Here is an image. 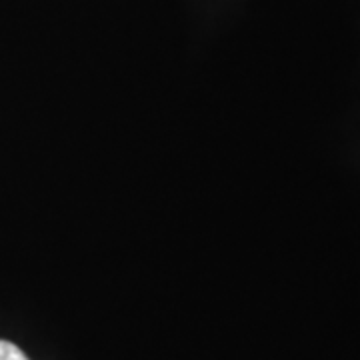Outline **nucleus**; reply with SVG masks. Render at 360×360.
Wrapping results in <instances>:
<instances>
[{
  "label": "nucleus",
  "instance_id": "1",
  "mask_svg": "<svg viewBox=\"0 0 360 360\" xmlns=\"http://www.w3.org/2000/svg\"><path fill=\"white\" fill-rule=\"evenodd\" d=\"M0 360H30L20 348L8 342V340H0Z\"/></svg>",
  "mask_w": 360,
  "mask_h": 360
}]
</instances>
